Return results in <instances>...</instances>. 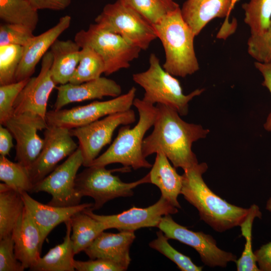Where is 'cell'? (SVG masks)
Returning a JSON list of instances; mask_svg holds the SVG:
<instances>
[{
	"instance_id": "38",
	"label": "cell",
	"mask_w": 271,
	"mask_h": 271,
	"mask_svg": "<svg viewBox=\"0 0 271 271\" xmlns=\"http://www.w3.org/2000/svg\"><path fill=\"white\" fill-rule=\"evenodd\" d=\"M30 28L20 24L5 23L0 26V46H26L35 36Z\"/></svg>"
},
{
	"instance_id": "37",
	"label": "cell",
	"mask_w": 271,
	"mask_h": 271,
	"mask_svg": "<svg viewBox=\"0 0 271 271\" xmlns=\"http://www.w3.org/2000/svg\"><path fill=\"white\" fill-rule=\"evenodd\" d=\"M247 51L257 62H271V21L264 32L260 35H250L247 41Z\"/></svg>"
},
{
	"instance_id": "33",
	"label": "cell",
	"mask_w": 271,
	"mask_h": 271,
	"mask_svg": "<svg viewBox=\"0 0 271 271\" xmlns=\"http://www.w3.org/2000/svg\"><path fill=\"white\" fill-rule=\"evenodd\" d=\"M24 47L18 45L0 46V85L16 82V74Z\"/></svg>"
},
{
	"instance_id": "1",
	"label": "cell",
	"mask_w": 271,
	"mask_h": 271,
	"mask_svg": "<svg viewBox=\"0 0 271 271\" xmlns=\"http://www.w3.org/2000/svg\"><path fill=\"white\" fill-rule=\"evenodd\" d=\"M157 114L152 133L144 138L143 153L145 157L164 153L175 168L185 170L198 163L192 150V144L206 137L209 132L201 125L183 120L174 109L157 104Z\"/></svg>"
},
{
	"instance_id": "7",
	"label": "cell",
	"mask_w": 271,
	"mask_h": 271,
	"mask_svg": "<svg viewBox=\"0 0 271 271\" xmlns=\"http://www.w3.org/2000/svg\"><path fill=\"white\" fill-rule=\"evenodd\" d=\"M74 41L81 48L89 47L102 58L104 74L109 75L130 67V62L139 57L141 49L120 35L105 30L97 24L90 25L87 30H81Z\"/></svg>"
},
{
	"instance_id": "12",
	"label": "cell",
	"mask_w": 271,
	"mask_h": 271,
	"mask_svg": "<svg viewBox=\"0 0 271 271\" xmlns=\"http://www.w3.org/2000/svg\"><path fill=\"white\" fill-rule=\"evenodd\" d=\"M157 227L169 239L177 240L193 248L207 266L225 267L229 262L236 260L235 254L219 248L212 236L189 230L176 222L171 214L163 216Z\"/></svg>"
},
{
	"instance_id": "28",
	"label": "cell",
	"mask_w": 271,
	"mask_h": 271,
	"mask_svg": "<svg viewBox=\"0 0 271 271\" xmlns=\"http://www.w3.org/2000/svg\"><path fill=\"white\" fill-rule=\"evenodd\" d=\"M0 18L6 23L23 25L33 31L39 22L38 10L27 0H0Z\"/></svg>"
},
{
	"instance_id": "24",
	"label": "cell",
	"mask_w": 271,
	"mask_h": 271,
	"mask_svg": "<svg viewBox=\"0 0 271 271\" xmlns=\"http://www.w3.org/2000/svg\"><path fill=\"white\" fill-rule=\"evenodd\" d=\"M81 48L75 41L57 39L50 48L53 62L50 72L57 84L69 82L78 65Z\"/></svg>"
},
{
	"instance_id": "34",
	"label": "cell",
	"mask_w": 271,
	"mask_h": 271,
	"mask_svg": "<svg viewBox=\"0 0 271 271\" xmlns=\"http://www.w3.org/2000/svg\"><path fill=\"white\" fill-rule=\"evenodd\" d=\"M258 217V213L254 210H250L240 224L241 235L246 241L242 254L235 261L238 271H260L257 266L256 257L252 248V228L253 220Z\"/></svg>"
},
{
	"instance_id": "26",
	"label": "cell",
	"mask_w": 271,
	"mask_h": 271,
	"mask_svg": "<svg viewBox=\"0 0 271 271\" xmlns=\"http://www.w3.org/2000/svg\"><path fill=\"white\" fill-rule=\"evenodd\" d=\"M25 207L20 192L0 184V239L12 234Z\"/></svg>"
},
{
	"instance_id": "41",
	"label": "cell",
	"mask_w": 271,
	"mask_h": 271,
	"mask_svg": "<svg viewBox=\"0 0 271 271\" xmlns=\"http://www.w3.org/2000/svg\"><path fill=\"white\" fill-rule=\"evenodd\" d=\"M254 66L263 76L262 85L266 87L271 94V62L261 63L256 61ZM263 127L266 130L271 132V112L268 115Z\"/></svg>"
},
{
	"instance_id": "20",
	"label": "cell",
	"mask_w": 271,
	"mask_h": 271,
	"mask_svg": "<svg viewBox=\"0 0 271 271\" xmlns=\"http://www.w3.org/2000/svg\"><path fill=\"white\" fill-rule=\"evenodd\" d=\"M135 238L134 231H103L84 251L90 259L108 260L127 270L131 261L129 249Z\"/></svg>"
},
{
	"instance_id": "10",
	"label": "cell",
	"mask_w": 271,
	"mask_h": 271,
	"mask_svg": "<svg viewBox=\"0 0 271 271\" xmlns=\"http://www.w3.org/2000/svg\"><path fill=\"white\" fill-rule=\"evenodd\" d=\"M136 120L134 111L130 108L70 129L71 136L78 140V147L83 158V166L87 167L91 165L103 148L111 142L113 132L118 126L129 125Z\"/></svg>"
},
{
	"instance_id": "42",
	"label": "cell",
	"mask_w": 271,
	"mask_h": 271,
	"mask_svg": "<svg viewBox=\"0 0 271 271\" xmlns=\"http://www.w3.org/2000/svg\"><path fill=\"white\" fill-rule=\"evenodd\" d=\"M260 271H271V242L262 245L254 252Z\"/></svg>"
},
{
	"instance_id": "36",
	"label": "cell",
	"mask_w": 271,
	"mask_h": 271,
	"mask_svg": "<svg viewBox=\"0 0 271 271\" xmlns=\"http://www.w3.org/2000/svg\"><path fill=\"white\" fill-rule=\"evenodd\" d=\"M29 79L0 85L1 125L4 126L7 121L14 115V102Z\"/></svg>"
},
{
	"instance_id": "44",
	"label": "cell",
	"mask_w": 271,
	"mask_h": 271,
	"mask_svg": "<svg viewBox=\"0 0 271 271\" xmlns=\"http://www.w3.org/2000/svg\"><path fill=\"white\" fill-rule=\"evenodd\" d=\"M13 135L10 130L3 125L0 126V154L6 156L9 155L11 149L14 147Z\"/></svg>"
},
{
	"instance_id": "29",
	"label": "cell",
	"mask_w": 271,
	"mask_h": 271,
	"mask_svg": "<svg viewBox=\"0 0 271 271\" xmlns=\"http://www.w3.org/2000/svg\"><path fill=\"white\" fill-rule=\"evenodd\" d=\"M0 180L11 188L33 193L34 185L29 169L19 162H13L6 156H0Z\"/></svg>"
},
{
	"instance_id": "30",
	"label": "cell",
	"mask_w": 271,
	"mask_h": 271,
	"mask_svg": "<svg viewBox=\"0 0 271 271\" xmlns=\"http://www.w3.org/2000/svg\"><path fill=\"white\" fill-rule=\"evenodd\" d=\"M105 71V65L101 57L92 48H81L80 60L69 82L78 84L101 77Z\"/></svg>"
},
{
	"instance_id": "13",
	"label": "cell",
	"mask_w": 271,
	"mask_h": 271,
	"mask_svg": "<svg viewBox=\"0 0 271 271\" xmlns=\"http://www.w3.org/2000/svg\"><path fill=\"white\" fill-rule=\"evenodd\" d=\"M53 56L50 51L42 58L38 76L30 78L14 104V115L36 116L46 120L49 96L56 87L51 75Z\"/></svg>"
},
{
	"instance_id": "40",
	"label": "cell",
	"mask_w": 271,
	"mask_h": 271,
	"mask_svg": "<svg viewBox=\"0 0 271 271\" xmlns=\"http://www.w3.org/2000/svg\"><path fill=\"white\" fill-rule=\"evenodd\" d=\"M74 266L77 271H124L123 267L108 260L96 258L87 261L74 260Z\"/></svg>"
},
{
	"instance_id": "39",
	"label": "cell",
	"mask_w": 271,
	"mask_h": 271,
	"mask_svg": "<svg viewBox=\"0 0 271 271\" xmlns=\"http://www.w3.org/2000/svg\"><path fill=\"white\" fill-rule=\"evenodd\" d=\"M25 269L16 257L12 235L0 239V271H23Z\"/></svg>"
},
{
	"instance_id": "11",
	"label": "cell",
	"mask_w": 271,
	"mask_h": 271,
	"mask_svg": "<svg viewBox=\"0 0 271 271\" xmlns=\"http://www.w3.org/2000/svg\"><path fill=\"white\" fill-rule=\"evenodd\" d=\"M83 165V158L79 147L61 165L34 185L33 193L45 192L52 196L48 204L67 207L79 204L75 179L77 172Z\"/></svg>"
},
{
	"instance_id": "15",
	"label": "cell",
	"mask_w": 271,
	"mask_h": 271,
	"mask_svg": "<svg viewBox=\"0 0 271 271\" xmlns=\"http://www.w3.org/2000/svg\"><path fill=\"white\" fill-rule=\"evenodd\" d=\"M44 145L38 158L29 169L35 185L49 174L57 164L78 147L70 129L48 125L44 132Z\"/></svg>"
},
{
	"instance_id": "23",
	"label": "cell",
	"mask_w": 271,
	"mask_h": 271,
	"mask_svg": "<svg viewBox=\"0 0 271 271\" xmlns=\"http://www.w3.org/2000/svg\"><path fill=\"white\" fill-rule=\"evenodd\" d=\"M150 183L160 190L161 196L173 206L181 208L178 197L181 194L183 176L180 175L172 166L166 155L162 152L156 153L154 164L149 172Z\"/></svg>"
},
{
	"instance_id": "5",
	"label": "cell",
	"mask_w": 271,
	"mask_h": 271,
	"mask_svg": "<svg viewBox=\"0 0 271 271\" xmlns=\"http://www.w3.org/2000/svg\"><path fill=\"white\" fill-rule=\"evenodd\" d=\"M149 64L147 70L132 75L133 80L145 90L142 99L153 105H165L176 110L181 116L186 115L189 101L200 95L204 89H197L185 95L179 81L161 66L155 54H151Z\"/></svg>"
},
{
	"instance_id": "8",
	"label": "cell",
	"mask_w": 271,
	"mask_h": 271,
	"mask_svg": "<svg viewBox=\"0 0 271 271\" xmlns=\"http://www.w3.org/2000/svg\"><path fill=\"white\" fill-rule=\"evenodd\" d=\"M95 22L102 29L118 34L142 50L158 38L153 25L124 0L106 5Z\"/></svg>"
},
{
	"instance_id": "43",
	"label": "cell",
	"mask_w": 271,
	"mask_h": 271,
	"mask_svg": "<svg viewBox=\"0 0 271 271\" xmlns=\"http://www.w3.org/2000/svg\"><path fill=\"white\" fill-rule=\"evenodd\" d=\"M37 10L49 9L61 11L71 4V0H27Z\"/></svg>"
},
{
	"instance_id": "22",
	"label": "cell",
	"mask_w": 271,
	"mask_h": 271,
	"mask_svg": "<svg viewBox=\"0 0 271 271\" xmlns=\"http://www.w3.org/2000/svg\"><path fill=\"white\" fill-rule=\"evenodd\" d=\"M25 206L39 228L43 244L49 233L58 225L69 220L75 214L91 208L93 203L60 207L44 204L32 198L28 192L21 191Z\"/></svg>"
},
{
	"instance_id": "9",
	"label": "cell",
	"mask_w": 271,
	"mask_h": 271,
	"mask_svg": "<svg viewBox=\"0 0 271 271\" xmlns=\"http://www.w3.org/2000/svg\"><path fill=\"white\" fill-rule=\"evenodd\" d=\"M137 89L132 87L125 94L106 101H94L87 105L70 109L47 111L46 120L48 125L69 129L91 123L103 117L131 108Z\"/></svg>"
},
{
	"instance_id": "21",
	"label": "cell",
	"mask_w": 271,
	"mask_h": 271,
	"mask_svg": "<svg viewBox=\"0 0 271 271\" xmlns=\"http://www.w3.org/2000/svg\"><path fill=\"white\" fill-rule=\"evenodd\" d=\"M71 21V18L69 15L60 18L56 25L40 35L35 36L24 47L22 59L16 74L17 82L31 77L38 63L60 35L69 27Z\"/></svg>"
},
{
	"instance_id": "45",
	"label": "cell",
	"mask_w": 271,
	"mask_h": 271,
	"mask_svg": "<svg viewBox=\"0 0 271 271\" xmlns=\"http://www.w3.org/2000/svg\"><path fill=\"white\" fill-rule=\"evenodd\" d=\"M265 208L267 210L271 212V197L266 202Z\"/></svg>"
},
{
	"instance_id": "35",
	"label": "cell",
	"mask_w": 271,
	"mask_h": 271,
	"mask_svg": "<svg viewBox=\"0 0 271 271\" xmlns=\"http://www.w3.org/2000/svg\"><path fill=\"white\" fill-rule=\"evenodd\" d=\"M169 238L160 230L157 232V238L151 241L149 246L174 262L182 271H201L202 266L196 265L191 259L173 247L168 242Z\"/></svg>"
},
{
	"instance_id": "31",
	"label": "cell",
	"mask_w": 271,
	"mask_h": 271,
	"mask_svg": "<svg viewBox=\"0 0 271 271\" xmlns=\"http://www.w3.org/2000/svg\"><path fill=\"white\" fill-rule=\"evenodd\" d=\"M244 22L250 30L251 35L265 31L271 21V0H249L242 5Z\"/></svg>"
},
{
	"instance_id": "3",
	"label": "cell",
	"mask_w": 271,
	"mask_h": 271,
	"mask_svg": "<svg viewBox=\"0 0 271 271\" xmlns=\"http://www.w3.org/2000/svg\"><path fill=\"white\" fill-rule=\"evenodd\" d=\"M133 105L137 108L139 114L136 125L131 128L129 125L121 126L109 147L98 156L89 166H106L113 163H119L123 167L134 170L152 167L144 156L142 148L146 132L153 126L157 107L137 98H135Z\"/></svg>"
},
{
	"instance_id": "4",
	"label": "cell",
	"mask_w": 271,
	"mask_h": 271,
	"mask_svg": "<svg viewBox=\"0 0 271 271\" xmlns=\"http://www.w3.org/2000/svg\"><path fill=\"white\" fill-rule=\"evenodd\" d=\"M165 53L163 68L174 76L185 77L199 69L194 47L195 37L184 20L180 7L153 25Z\"/></svg>"
},
{
	"instance_id": "2",
	"label": "cell",
	"mask_w": 271,
	"mask_h": 271,
	"mask_svg": "<svg viewBox=\"0 0 271 271\" xmlns=\"http://www.w3.org/2000/svg\"><path fill=\"white\" fill-rule=\"evenodd\" d=\"M207 169L206 163H202L184 170L181 194L196 208L200 220L215 231L222 232L239 226L249 208L230 204L212 192L202 178Z\"/></svg>"
},
{
	"instance_id": "14",
	"label": "cell",
	"mask_w": 271,
	"mask_h": 271,
	"mask_svg": "<svg viewBox=\"0 0 271 271\" xmlns=\"http://www.w3.org/2000/svg\"><path fill=\"white\" fill-rule=\"evenodd\" d=\"M84 211L102 222L107 229L115 228L119 231H134L144 227H157L163 216L174 214L178 208L163 197L155 204L146 208L133 206L120 213L109 215L94 213L90 208Z\"/></svg>"
},
{
	"instance_id": "46",
	"label": "cell",
	"mask_w": 271,
	"mask_h": 271,
	"mask_svg": "<svg viewBox=\"0 0 271 271\" xmlns=\"http://www.w3.org/2000/svg\"><path fill=\"white\" fill-rule=\"evenodd\" d=\"M239 0H232L231 6L230 8V13H231L232 10L233 9L235 4L239 1Z\"/></svg>"
},
{
	"instance_id": "6",
	"label": "cell",
	"mask_w": 271,
	"mask_h": 271,
	"mask_svg": "<svg viewBox=\"0 0 271 271\" xmlns=\"http://www.w3.org/2000/svg\"><path fill=\"white\" fill-rule=\"evenodd\" d=\"M130 167L107 170L105 166H91L77 175L75 188L77 195L92 197L94 203L90 209H99L107 202L118 197L133 195V189L140 185L150 183L149 173L141 179L130 183L122 182L114 172H127Z\"/></svg>"
},
{
	"instance_id": "18",
	"label": "cell",
	"mask_w": 271,
	"mask_h": 271,
	"mask_svg": "<svg viewBox=\"0 0 271 271\" xmlns=\"http://www.w3.org/2000/svg\"><path fill=\"white\" fill-rule=\"evenodd\" d=\"M57 96L54 110L62 109L65 105L76 102L106 96L116 97L121 95V88L115 81L104 77L78 84L68 83L56 87Z\"/></svg>"
},
{
	"instance_id": "32",
	"label": "cell",
	"mask_w": 271,
	"mask_h": 271,
	"mask_svg": "<svg viewBox=\"0 0 271 271\" xmlns=\"http://www.w3.org/2000/svg\"><path fill=\"white\" fill-rule=\"evenodd\" d=\"M153 25L180 7L174 0H124Z\"/></svg>"
},
{
	"instance_id": "27",
	"label": "cell",
	"mask_w": 271,
	"mask_h": 271,
	"mask_svg": "<svg viewBox=\"0 0 271 271\" xmlns=\"http://www.w3.org/2000/svg\"><path fill=\"white\" fill-rule=\"evenodd\" d=\"M70 221L72 228L71 238L75 254L84 251L102 232L107 229L102 222L84 210L73 215Z\"/></svg>"
},
{
	"instance_id": "25",
	"label": "cell",
	"mask_w": 271,
	"mask_h": 271,
	"mask_svg": "<svg viewBox=\"0 0 271 271\" xmlns=\"http://www.w3.org/2000/svg\"><path fill=\"white\" fill-rule=\"evenodd\" d=\"M66 231L62 243L51 248L30 270L34 271H74V252L71 238L70 219L64 222Z\"/></svg>"
},
{
	"instance_id": "17",
	"label": "cell",
	"mask_w": 271,
	"mask_h": 271,
	"mask_svg": "<svg viewBox=\"0 0 271 271\" xmlns=\"http://www.w3.org/2000/svg\"><path fill=\"white\" fill-rule=\"evenodd\" d=\"M232 0H187L181 9L184 20L197 36L212 20L225 18L217 37L225 39L234 32L236 26L229 23Z\"/></svg>"
},
{
	"instance_id": "19",
	"label": "cell",
	"mask_w": 271,
	"mask_h": 271,
	"mask_svg": "<svg viewBox=\"0 0 271 271\" xmlns=\"http://www.w3.org/2000/svg\"><path fill=\"white\" fill-rule=\"evenodd\" d=\"M12 235L16 257L25 269H31L41 257L42 245L39 228L25 207Z\"/></svg>"
},
{
	"instance_id": "16",
	"label": "cell",
	"mask_w": 271,
	"mask_h": 271,
	"mask_svg": "<svg viewBox=\"0 0 271 271\" xmlns=\"http://www.w3.org/2000/svg\"><path fill=\"white\" fill-rule=\"evenodd\" d=\"M46 120L36 116L20 114L13 115L6 123L16 142L15 160L30 168L39 155L44 145V139L37 131L45 129Z\"/></svg>"
}]
</instances>
